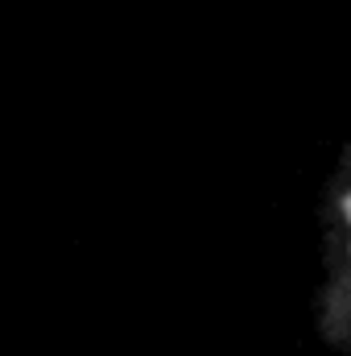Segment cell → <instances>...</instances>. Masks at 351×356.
<instances>
[{"label": "cell", "instance_id": "1", "mask_svg": "<svg viewBox=\"0 0 351 356\" xmlns=\"http://www.w3.org/2000/svg\"><path fill=\"white\" fill-rule=\"evenodd\" d=\"M343 216H348V224H351V195L343 199Z\"/></svg>", "mask_w": 351, "mask_h": 356}]
</instances>
